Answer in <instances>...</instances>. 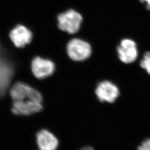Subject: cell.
I'll return each instance as SVG.
<instances>
[{
	"label": "cell",
	"instance_id": "cell-9",
	"mask_svg": "<svg viewBox=\"0 0 150 150\" xmlns=\"http://www.w3.org/2000/svg\"><path fill=\"white\" fill-rule=\"evenodd\" d=\"M36 142L40 150H56L59 144L57 138L47 129H41L38 132Z\"/></svg>",
	"mask_w": 150,
	"mask_h": 150
},
{
	"label": "cell",
	"instance_id": "cell-10",
	"mask_svg": "<svg viewBox=\"0 0 150 150\" xmlns=\"http://www.w3.org/2000/svg\"><path fill=\"white\" fill-rule=\"evenodd\" d=\"M141 67L150 76V51L146 52L140 62Z\"/></svg>",
	"mask_w": 150,
	"mask_h": 150
},
{
	"label": "cell",
	"instance_id": "cell-8",
	"mask_svg": "<svg viewBox=\"0 0 150 150\" xmlns=\"http://www.w3.org/2000/svg\"><path fill=\"white\" fill-rule=\"evenodd\" d=\"M14 74L12 64L0 58V98L4 96L11 85Z\"/></svg>",
	"mask_w": 150,
	"mask_h": 150
},
{
	"label": "cell",
	"instance_id": "cell-12",
	"mask_svg": "<svg viewBox=\"0 0 150 150\" xmlns=\"http://www.w3.org/2000/svg\"><path fill=\"white\" fill-rule=\"evenodd\" d=\"M141 2L145 4L146 6V8L150 10V0H139Z\"/></svg>",
	"mask_w": 150,
	"mask_h": 150
},
{
	"label": "cell",
	"instance_id": "cell-1",
	"mask_svg": "<svg viewBox=\"0 0 150 150\" xmlns=\"http://www.w3.org/2000/svg\"><path fill=\"white\" fill-rule=\"evenodd\" d=\"M10 95L12 100V112L16 115L30 116L43 109L41 93L29 85L17 82L11 86Z\"/></svg>",
	"mask_w": 150,
	"mask_h": 150
},
{
	"label": "cell",
	"instance_id": "cell-7",
	"mask_svg": "<svg viewBox=\"0 0 150 150\" xmlns=\"http://www.w3.org/2000/svg\"><path fill=\"white\" fill-rule=\"evenodd\" d=\"M9 38L16 47L21 48L32 41L33 35L30 30L26 26L18 25L10 31Z\"/></svg>",
	"mask_w": 150,
	"mask_h": 150
},
{
	"label": "cell",
	"instance_id": "cell-3",
	"mask_svg": "<svg viewBox=\"0 0 150 150\" xmlns=\"http://www.w3.org/2000/svg\"><path fill=\"white\" fill-rule=\"evenodd\" d=\"M67 53L70 59L81 62L88 59L92 54L91 45L80 38H73L67 45Z\"/></svg>",
	"mask_w": 150,
	"mask_h": 150
},
{
	"label": "cell",
	"instance_id": "cell-5",
	"mask_svg": "<svg viewBox=\"0 0 150 150\" xmlns=\"http://www.w3.org/2000/svg\"><path fill=\"white\" fill-rule=\"evenodd\" d=\"M95 95L100 102L112 103L118 98L120 91L118 86L112 81H102L97 85Z\"/></svg>",
	"mask_w": 150,
	"mask_h": 150
},
{
	"label": "cell",
	"instance_id": "cell-6",
	"mask_svg": "<svg viewBox=\"0 0 150 150\" xmlns=\"http://www.w3.org/2000/svg\"><path fill=\"white\" fill-rule=\"evenodd\" d=\"M31 67L32 74L38 79L48 77L55 70V65L52 61L39 56L32 59Z\"/></svg>",
	"mask_w": 150,
	"mask_h": 150
},
{
	"label": "cell",
	"instance_id": "cell-13",
	"mask_svg": "<svg viewBox=\"0 0 150 150\" xmlns=\"http://www.w3.org/2000/svg\"><path fill=\"white\" fill-rule=\"evenodd\" d=\"M80 150H93V149L90 146H87V147H85L82 148Z\"/></svg>",
	"mask_w": 150,
	"mask_h": 150
},
{
	"label": "cell",
	"instance_id": "cell-11",
	"mask_svg": "<svg viewBox=\"0 0 150 150\" xmlns=\"http://www.w3.org/2000/svg\"><path fill=\"white\" fill-rule=\"evenodd\" d=\"M138 150H150V139H145L138 147Z\"/></svg>",
	"mask_w": 150,
	"mask_h": 150
},
{
	"label": "cell",
	"instance_id": "cell-4",
	"mask_svg": "<svg viewBox=\"0 0 150 150\" xmlns=\"http://www.w3.org/2000/svg\"><path fill=\"white\" fill-rule=\"evenodd\" d=\"M119 59L126 64L134 62L139 57V49L134 40L125 38L122 40L117 47Z\"/></svg>",
	"mask_w": 150,
	"mask_h": 150
},
{
	"label": "cell",
	"instance_id": "cell-2",
	"mask_svg": "<svg viewBox=\"0 0 150 150\" xmlns=\"http://www.w3.org/2000/svg\"><path fill=\"white\" fill-rule=\"evenodd\" d=\"M83 17L80 13L70 9L57 16V26L60 30L74 34L80 29Z\"/></svg>",
	"mask_w": 150,
	"mask_h": 150
}]
</instances>
